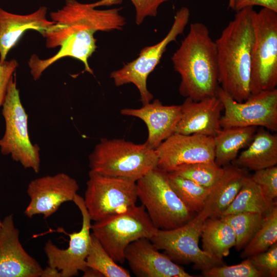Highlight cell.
Listing matches in <instances>:
<instances>
[{
  "label": "cell",
  "mask_w": 277,
  "mask_h": 277,
  "mask_svg": "<svg viewBox=\"0 0 277 277\" xmlns=\"http://www.w3.org/2000/svg\"><path fill=\"white\" fill-rule=\"evenodd\" d=\"M171 61L180 76L181 95L194 101L217 96L220 86L216 45L206 25L201 22L190 24Z\"/></svg>",
  "instance_id": "obj_1"
},
{
  "label": "cell",
  "mask_w": 277,
  "mask_h": 277,
  "mask_svg": "<svg viewBox=\"0 0 277 277\" xmlns=\"http://www.w3.org/2000/svg\"><path fill=\"white\" fill-rule=\"evenodd\" d=\"M253 10L249 7L237 11L215 41L219 85L238 102L245 101L251 95Z\"/></svg>",
  "instance_id": "obj_2"
},
{
  "label": "cell",
  "mask_w": 277,
  "mask_h": 277,
  "mask_svg": "<svg viewBox=\"0 0 277 277\" xmlns=\"http://www.w3.org/2000/svg\"><path fill=\"white\" fill-rule=\"evenodd\" d=\"M157 162L155 149L122 138H101L89 155L90 171L135 182L156 168Z\"/></svg>",
  "instance_id": "obj_3"
},
{
  "label": "cell",
  "mask_w": 277,
  "mask_h": 277,
  "mask_svg": "<svg viewBox=\"0 0 277 277\" xmlns=\"http://www.w3.org/2000/svg\"><path fill=\"white\" fill-rule=\"evenodd\" d=\"M136 183L138 199L157 229L170 230L180 227L195 215L174 191L167 172L156 167Z\"/></svg>",
  "instance_id": "obj_4"
},
{
  "label": "cell",
  "mask_w": 277,
  "mask_h": 277,
  "mask_svg": "<svg viewBox=\"0 0 277 277\" xmlns=\"http://www.w3.org/2000/svg\"><path fill=\"white\" fill-rule=\"evenodd\" d=\"M211 205L206 202L202 210L184 225L170 230L157 229L150 239L159 250H163L173 262L193 264L202 271L225 264L200 248L203 224L209 217Z\"/></svg>",
  "instance_id": "obj_5"
},
{
  "label": "cell",
  "mask_w": 277,
  "mask_h": 277,
  "mask_svg": "<svg viewBox=\"0 0 277 277\" xmlns=\"http://www.w3.org/2000/svg\"><path fill=\"white\" fill-rule=\"evenodd\" d=\"M253 43L251 54V94L277 86V12L263 8L252 12Z\"/></svg>",
  "instance_id": "obj_6"
},
{
  "label": "cell",
  "mask_w": 277,
  "mask_h": 277,
  "mask_svg": "<svg viewBox=\"0 0 277 277\" xmlns=\"http://www.w3.org/2000/svg\"><path fill=\"white\" fill-rule=\"evenodd\" d=\"M2 107L5 130L0 139L1 153L5 155L10 154L13 161L21 163L25 168H31L34 172L38 173L40 148L30 141L28 114L21 103L19 91L13 77L9 83Z\"/></svg>",
  "instance_id": "obj_7"
},
{
  "label": "cell",
  "mask_w": 277,
  "mask_h": 277,
  "mask_svg": "<svg viewBox=\"0 0 277 277\" xmlns=\"http://www.w3.org/2000/svg\"><path fill=\"white\" fill-rule=\"evenodd\" d=\"M157 229L143 205L94 222L91 227L92 233L106 251L121 264L125 261V250L131 243L142 238L150 239Z\"/></svg>",
  "instance_id": "obj_8"
},
{
  "label": "cell",
  "mask_w": 277,
  "mask_h": 277,
  "mask_svg": "<svg viewBox=\"0 0 277 277\" xmlns=\"http://www.w3.org/2000/svg\"><path fill=\"white\" fill-rule=\"evenodd\" d=\"M83 198L91 220L98 221L124 212L136 205V182L89 172Z\"/></svg>",
  "instance_id": "obj_9"
},
{
  "label": "cell",
  "mask_w": 277,
  "mask_h": 277,
  "mask_svg": "<svg viewBox=\"0 0 277 277\" xmlns=\"http://www.w3.org/2000/svg\"><path fill=\"white\" fill-rule=\"evenodd\" d=\"M190 15V10L186 7H182L177 10L169 32L162 41L144 48L136 58L110 73V77L115 85L119 87L132 83L137 88L143 105L150 102L153 96L147 88L148 77L159 64L167 46L183 33Z\"/></svg>",
  "instance_id": "obj_10"
},
{
  "label": "cell",
  "mask_w": 277,
  "mask_h": 277,
  "mask_svg": "<svg viewBox=\"0 0 277 277\" xmlns=\"http://www.w3.org/2000/svg\"><path fill=\"white\" fill-rule=\"evenodd\" d=\"M217 97L223 104L222 128L255 126L277 131V89L251 94L243 102L234 100L220 87Z\"/></svg>",
  "instance_id": "obj_11"
},
{
  "label": "cell",
  "mask_w": 277,
  "mask_h": 277,
  "mask_svg": "<svg viewBox=\"0 0 277 277\" xmlns=\"http://www.w3.org/2000/svg\"><path fill=\"white\" fill-rule=\"evenodd\" d=\"M73 202L80 209L82 216V228L78 232L67 234L69 236V246L62 249L49 240L44 250L47 258L48 265L59 270L62 277L77 276L80 271L87 268V257L91 243V219L85 205L83 197L76 194Z\"/></svg>",
  "instance_id": "obj_12"
},
{
  "label": "cell",
  "mask_w": 277,
  "mask_h": 277,
  "mask_svg": "<svg viewBox=\"0 0 277 277\" xmlns=\"http://www.w3.org/2000/svg\"><path fill=\"white\" fill-rule=\"evenodd\" d=\"M157 168L170 172L186 165L215 163L213 137L174 133L155 149Z\"/></svg>",
  "instance_id": "obj_13"
},
{
  "label": "cell",
  "mask_w": 277,
  "mask_h": 277,
  "mask_svg": "<svg viewBox=\"0 0 277 277\" xmlns=\"http://www.w3.org/2000/svg\"><path fill=\"white\" fill-rule=\"evenodd\" d=\"M115 0H100L84 4L77 0H66L65 5L60 10L50 14L55 24L60 27L82 26L96 31L122 30L126 22L121 14V8L97 9L101 6H112Z\"/></svg>",
  "instance_id": "obj_14"
},
{
  "label": "cell",
  "mask_w": 277,
  "mask_h": 277,
  "mask_svg": "<svg viewBox=\"0 0 277 277\" xmlns=\"http://www.w3.org/2000/svg\"><path fill=\"white\" fill-rule=\"evenodd\" d=\"M78 189L77 181L64 172L34 179L27 187L30 202L24 214L29 218L36 214L48 218L63 203L73 202Z\"/></svg>",
  "instance_id": "obj_15"
},
{
  "label": "cell",
  "mask_w": 277,
  "mask_h": 277,
  "mask_svg": "<svg viewBox=\"0 0 277 277\" xmlns=\"http://www.w3.org/2000/svg\"><path fill=\"white\" fill-rule=\"evenodd\" d=\"M42 270L23 247L13 214L6 216L0 229V277H38Z\"/></svg>",
  "instance_id": "obj_16"
},
{
  "label": "cell",
  "mask_w": 277,
  "mask_h": 277,
  "mask_svg": "<svg viewBox=\"0 0 277 277\" xmlns=\"http://www.w3.org/2000/svg\"><path fill=\"white\" fill-rule=\"evenodd\" d=\"M159 250L150 239L142 238L126 247L125 259L137 277L193 276Z\"/></svg>",
  "instance_id": "obj_17"
},
{
  "label": "cell",
  "mask_w": 277,
  "mask_h": 277,
  "mask_svg": "<svg viewBox=\"0 0 277 277\" xmlns=\"http://www.w3.org/2000/svg\"><path fill=\"white\" fill-rule=\"evenodd\" d=\"M181 113V105H164L157 99L140 108L121 110L122 115L137 117L146 124L148 135L145 143L153 149L175 132Z\"/></svg>",
  "instance_id": "obj_18"
},
{
  "label": "cell",
  "mask_w": 277,
  "mask_h": 277,
  "mask_svg": "<svg viewBox=\"0 0 277 277\" xmlns=\"http://www.w3.org/2000/svg\"><path fill=\"white\" fill-rule=\"evenodd\" d=\"M181 105V116L175 133L214 137L221 129L220 119L224 107L217 96L199 101L186 98Z\"/></svg>",
  "instance_id": "obj_19"
},
{
  "label": "cell",
  "mask_w": 277,
  "mask_h": 277,
  "mask_svg": "<svg viewBox=\"0 0 277 277\" xmlns=\"http://www.w3.org/2000/svg\"><path fill=\"white\" fill-rule=\"evenodd\" d=\"M47 11L46 7L41 6L31 14L19 15L0 7V62L6 60L9 52L27 30H35L43 35L54 24L47 19Z\"/></svg>",
  "instance_id": "obj_20"
},
{
  "label": "cell",
  "mask_w": 277,
  "mask_h": 277,
  "mask_svg": "<svg viewBox=\"0 0 277 277\" xmlns=\"http://www.w3.org/2000/svg\"><path fill=\"white\" fill-rule=\"evenodd\" d=\"M94 33L92 31L84 30L71 34L61 44L58 51L49 58L41 59L36 54L32 55L28 65L34 80L39 79L43 72L54 62L67 56L80 61L84 65V71L93 74L89 65L88 59L97 48Z\"/></svg>",
  "instance_id": "obj_21"
},
{
  "label": "cell",
  "mask_w": 277,
  "mask_h": 277,
  "mask_svg": "<svg viewBox=\"0 0 277 277\" xmlns=\"http://www.w3.org/2000/svg\"><path fill=\"white\" fill-rule=\"evenodd\" d=\"M232 163L236 166L254 171L276 166L277 135L260 127L247 148Z\"/></svg>",
  "instance_id": "obj_22"
},
{
  "label": "cell",
  "mask_w": 277,
  "mask_h": 277,
  "mask_svg": "<svg viewBox=\"0 0 277 277\" xmlns=\"http://www.w3.org/2000/svg\"><path fill=\"white\" fill-rule=\"evenodd\" d=\"M224 171L220 179L210 188L207 200L211 203L209 217H220L229 206L249 176L246 169L233 166H223Z\"/></svg>",
  "instance_id": "obj_23"
},
{
  "label": "cell",
  "mask_w": 277,
  "mask_h": 277,
  "mask_svg": "<svg viewBox=\"0 0 277 277\" xmlns=\"http://www.w3.org/2000/svg\"><path fill=\"white\" fill-rule=\"evenodd\" d=\"M257 129L255 126L221 128L213 137L215 164L223 167L232 162L239 151L249 145Z\"/></svg>",
  "instance_id": "obj_24"
},
{
  "label": "cell",
  "mask_w": 277,
  "mask_h": 277,
  "mask_svg": "<svg viewBox=\"0 0 277 277\" xmlns=\"http://www.w3.org/2000/svg\"><path fill=\"white\" fill-rule=\"evenodd\" d=\"M201 238L202 250L222 260L229 255L230 249L236 244L233 229L220 217H208L204 221Z\"/></svg>",
  "instance_id": "obj_25"
},
{
  "label": "cell",
  "mask_w": 277,
  "mask_h": 277,
  "mask_svg": "<svg viewBox=\"0 0 277 277\" xmlns=\"http://www.w3.org/2000/svg\"><path fill=\"white\" fill-rule=\"evenodd\" d=\"M276 203V201L269 202L259 186L248 176L234 200L221 215L245 212H258L264 215Z\"/></svg>",
  "instance_id": "obj_26"
},
{
  "label": "cell",
  "mask_w": 277,
  "mask_h": 277,
  "mask_svg": "<svg viewBox=\"0 0 277 277\" xmlns=\"http://www.w3.org/2000/svg\"><path fill=\"white\" fill-rule=\"evenodd\" d=\"M167 173L171 187L184 205L193 213L200 212L208 198L210 188L172 172Z\"/></svg>",
  "instance_id": "obj_27"
},
{
  "label": "cell",
  "mask_w": 277,
  "mask_h": 277,
  "mask_svg": "<svg viewBox=\"0 0 277 277\" xmlns=\"http://www.w3.org/2000/svg\"><path fill=\"white\" fill-rule=\"evenodd\" d=\"M277 243V204L264 215L262 222L250 241L243 248V259L264 252Z\"/></svg>",
  "instance_id": "obj_28"
},
{
  "label": "cell",
  "mask_w": 277,
  "mask_h": 277,
  "mask_svg": "<svg viewBox=\"0 0 277 277\" xmlns=\"http://www.w3.org/2000/svg\"><path fill=\"white\" fill-rule=\"evenodd\" d=\"M263 216L260 213L245 212L223 215L220 218L233 229L236 238L234 247L240 251L253 236L262 222Z\"/></svg>",
  "instance_id": "obj_29"
},
{
  "label": "cell",
  "mask_w": 277,
  "mask_h": 277,
  "mask_svg": "<svg viewBox=\"0 0 277 277\" xmlns=\"http://www.w3.org/2000/svg\"><path fill=\"white\" fill-rule=\"evenodd\" d=\"M86 265L100 272L103 277L131 276L130 272L117 264L92 233Z\"/></svg>",
  "instance_id": "obj_30"
},
{
  "label": "cell",
  "mask_w": 277,
  "mask_h": 277,
  "mask_svg": "<svg viewBox=\"0 0 277 277\" xmlns=\"http://www.w3.org/2000/svg\"><path fill=\"white\" fill-rule=\"evenodd\" d=\"M224 167L215 163H200L180 166L170 172L189 179L207 188H211L222 176Z\"/></svg>",
  "instance_id": "obj_31"
},
{
  "label": "cell",
  "mask_w": 277,
  "mask_h": 277,
  "mask_svg": "<svg viewBox=\"0 0 277 277\" xmlns=\"http://www.w3.org/2000/svg\"><path fill=\"white\" fill-rule=\"evenodd\" d=\"M205 277H264L266 275L258 270L249 258L241 263L228 266H216L202 271Z\"/></svg>",
  "instance_id": "obj_32"
},
{
  "label": "cell",
  "mask_w": 277,
  "mask_h": 277,
  "mask_svg": "<svg viewBox=\"0 0 277 277\" xmlns=\"http://www.w3.org/2000/svg\"><path fill=\"white\" fill-rule=\"evenodd\" d=\"M250 177L259 186L267 200L274 203L277 197L276 166L255 171Z\"/></svg>",
  "instance_id": "obj_33"
},
{
  "label": "cell",
  "mask_w": 277,
  "mask_h": 277,
  "mask_svg": "<svg viewBox=\"0 0 277 277\" xmlns=\"http://www.w3.org/2000/svg\"><path fill=\"white\" fill-rule=\"evenodd\" d=\"M248 258L253 266L266 276H277V243L267 250Z\"/></svg>",
  "instance_id": "obj_34"
},
{
  "label": "cell",
  "mask_w": 277,
  "mask_h": 277,
  "mask_svg": "<svg viewBox=\"0 0 277 277\" xmlns=\"http://www.w3.org/2000/svg\"><path fill=\"white\" fill-rule=\"evenodd\" d=\"M135 12V23L137 25L143 23L148 16L155 17L159 7L163 3L171 0H130Z\"/></svg>",
  "instance_id": "obj_35"
},
{
  "label": "cell",
  "mask_w": 277,
  "mask_h": 277,
  "mask_svg": "<svg viewBox=\"0 0 277 277\" xmlns=\"http://www.w3.org/2000/svg\"><path fill=\"white\" fill-rule=\"evenodd\" d=\"M18 66V62L14 59L0 62V108L5 101L9 83Z\"/></svg>",
  "instance_id": "obj_36"
},
{
  "label": "cell",
  "mask_w": 277,
  "mask_h": 277,
  "mask_svg": "<svg viewBox=\"0 0 277 277\" xmlns=\"http://www.w3.org/2000/svg\"><path fill=\"white\" fill-rule=\"evenodd\" d=\"M254 6H261L277 12V0H233L232 10L237 12Z\"/></svg>",
  "instance_id": "obj_37"
},
{
  "label": "cell",
  "mask_w": 277,
  "mask_h": 277,
  "mask_svg": "<svg viewBox=\"0 0 277 277\" xmlns=\"http://www.w3.org/2000/svg\"><path fill=\"white\" fill-rule=\"evenodd\" d=\"M41 277H62L61 272L57 268L48 265L43 269Z\"/></svg>",
  "instance_id": "obj_38"
},
{
  "label": "cell",
  "mask_w": 277,
  "mask_h": 277,
  "mask_svg": "<svg viewBox=\"0 0 277 277\" xmlns=\"http://www.w3.org/2000/svg\"><path fill=\"white\" fill-rule=\"evenodd\" d=\"M83 272L84 277H103L100 272L90 267H87Z\"/></svg>",
  "instance_id": "obj_39"
},
{
  "label": "cell",
  "mask_w": 277,
  "mask_h": 277,
  "mask_svg": "<svg viewBox=\"0 0 277 277\" xmlns=\"http://www.w3.org/2000/svg\"><path fill=\"white\" fill-rule=\"evenodd\" d=\"M233 0H229V7L232 9Z\"/></svg>",
  "instance_id": "obj_40"
},
{
  "label": "cell",
  "mask_w": 277,
  "mask_h": 277,
  "mask_svg": "<svg viewBox=\"0 0 277 277\" xmlns=\"http://www.w3.org/2000/svg\"><path fill=\"white\" fill-rule=\"evenodd\" d=\"M2 221H1V218H0V229H1V226H2Z\"/></svg>",
  "instance_id": "obj_41"
}]
</instances>
